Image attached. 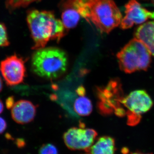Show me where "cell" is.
<instances>
[{"instance_id":"obj_1","label":"cell","mask_w":154,"mask_h":154,"mask_svg":"<svg viewBox=\"0 0 154 154\" xmlns=\"http://www.w3.org/2000/svg\"><path fill=\"white\" fill-rule=\"evenodd\" d=\"M81 17L102 33H108L121 23L122 16L113 0H74Z\"/></svg>"},{"instance_id":"obj_2","label":"cell","mask_w":154,"mask_h":154,"mask_svg":"<svg viewBox=\"0 0 154 154\" xmlns=\"http://www.w3.org/2000/svg\"><path fill=\"white\" fill-rule=\"evenodd\" d=\"M27 19L34 42L33 49L44 48L49 40L59 41L65 36L66 29L62 21L51 12L31 10L28 12Z\"/></svg>"},{"instance_id":"obj_3","label":"cell","mask_w":154,"mask_h":154,"mask_svg":"<svg viewBox=\"0 0 154 154\" xmlns=\"http://www.w3.org/2000/svg\"><path fill=\"white\" fill-rule=\"evenodd\" d=\"M67 66L66 53L57 48H44L36 50L32 55V71L42 78L57 79L66 72Z\"/></svg>"},{"instance_id":"obj_4","label":"cell","mask_w":154,"mask_h":154,"mask_svg":"<svg viewBox=\"0 0 154 154\" xmlns=\"http://www.w3.org/2000/svg\"><path fill=\"white\" fill-rule=\"evenodd\" d=\"M151 54L142 42L133 38L117 53L119 68L131 74L138 71H147L150 66Z\"/></svg>"},{"instance_id":"obj_5","label":"cell","mask_w":154,"mask_h":154,"mask_svg":"<svg viewBox=\"0 0 154 154\" xmlns=\"http://www.w3.org/2000/svg\"><path fill=\"white\" fill-rule=\"evenodd\" d=\"M98 95L99 110L102 114L114 113L119 117L126 116V110L122 104L124 93L119 79L111 80L105 88H99Z\"/></svg>"},{"instance_id":"obj_6","label":"cell","mask_w":154,"mask_h":154,"mask_svg":"<svg viewBox=\"0 0 154 154\" xmlns=\"http://www.w3.org/2000/svg\"><path fill=\"white\" fill-rule=\"evenodd\" d=\"M122 104L126 110L127 123L129 126H135L140 123L141 116L150 110L153 101L144 90H135L125 96Z\"/></svg>"},{"instance_id":"obj_7","label":"cell","mask_w":154,"mask_h":154,"mask_svg":"<svg viewBox=\"0 0 154 154\" xmlns=\"http://www.w3.org/2000/svg\"><path fill=\"white\" fill-rule=\"evenodd\" d=\"M98 133L95 130L84 127H73L63 134L64 142L72 150H85L88 152L94 143Z\"/></svg>"},{"instance_id":"obj_8","label":"cell","mask_w":154,"mask_h":154,"mask_svg":"<svg viewBox=\"0 0 154 154\" xmlns=\"http://www.w3.org/2000/svg\"><path fill=\"white\" fill-rule=\"evenodd\" d=\"M25 63L23 58L16 54L1 61L0 71L7 85L16 86L23 82L26 74Z\"/></svg>"},{"instance_id":"obj_9","label":"cell","mask_w":154,"mask_h":154,"mask_svg":"<svg viewBox=\"0 0 154 154\" xmlns=\"http://www.w3.org/2000/svg\"><path fill=\"white\" fill-rule=\"evenodd\" d=\"M125 16L122 20V29L131 28L134 24H141L149 19H154V12H149L136 0H130L125 5Z\"/></svg>"},{"instance_id":"obj_10","label":"cell","mask_w":154,"mask_h":154,"mask_svg":"<svg viewBox=\"0 0 154 154\" xmlns=\"http://www.w3.org/2000/svg\"><path fill=\"white\" fill-rule=\"evenodd\" d=\"M36 107L30 101L20 100L15 102L11 108L12 118L15 122L25 124L33 121L36 114Z\"/></svg>"},{"instance_id":"obj_11","label":"cell","mask_w":154,"mask_h":154,"mask_svg":"<svg viewBox=\"0 0 154 154\" xmlns=\"http://www.w3.org/2000/svg\"><path fill=\"white\" fill-rule=\"evenodd\" d=\"M62 21L66 29L75 28L79 23L81 15L74 5L73 0H62Z\"/></svg>"},{"instance_id":"obj_12","label":"cell","mask_w":154,"mask_h":154,"mask_svg":"<svg viewBox=\"0 0 154 154\" xmlns=\"http://www.w3.org/2000/svg\"><path fill=\"white\" fill-rule=\"evenodd\" d=\"M135 36L145 45L154 56V21L141 25L136 30Z\"/></svg>"},{"instance_id":"obj_13","label":"cell","mask_w":154,"mask_h":154,"mask_svg":"<svg viewBox=\"0 0 154 154\" xmlns=\"http://www.w3.org/2000/svg\"><path fill=\"white\" fill-rule=\"evenodd\" d=\"M115 140L110 136L102 137L92 145L88 152L90 154H114Z\"/></svg>"},{"instance_id":"obj_14","label":"cell","mask_w":154,"mask_h":154,"mask_svg":"<svg viewBox=\"0 0 154 154\" xmlns=\"http://www.w3.org/2000/svg\"><path fill=\"white\" fill-rule=\"evenodd\" d=\"M74 108L76 113L80 116H88L93 111V105L88 97L85 96H80L75 101Z\"/></svg>"},{"instance_id":"obj_15","label":"cell","mask_w":154,"mask_h":154,"mask_svg":"<svg viewBox=\"0 0 154 154\" xmlns=\"http://www.w3.org/2000/svg\"><path fill=\"white\" fill-rule=\"evenodd\" d=\"M34 0H6V7L9 10H14L28 5Z\"/></svg>"},{"instance_id":"obj_16","label":"cell","mask_w":154,"mask_h":154,"mask_svg":"<svg viewBox=\"0 0 154 154\" xmlns=\"http://www.w3.org/2000/svg\"><path fill=\"white\" fill-rule=\"evenodd\" d=\"M9 44L7 28L4 24L0 22V47H6Z\"/></svg>"},{"instance_id":"obj_17","label":"cell","mask_w":154,"mask_h":154,"mask_svg":"<svg viewBox=\"0 0 154 154\" xmlns=\"http://www.w3.org/2000/svg\"><path fill=\"white\" fill-rule=\"evenodd\" d=\"M38 154H58L57 148L51 143L44 144L38 150Z\"/></svg>"},{"instance_id":"obj_18","label":"cell","mask_w":154,"mask_h":154,"mask_svg":"<svg viewBox=\"0 0 154 154\" xmlns=\"http://www.w3.org/2000/svg\"><path fill=\"white\" fill-rule=\"evenodd\" d=\"M14 96H10L6 99V105L8 109H11L15 104Z\"/></svg>"},{"instance_id":"obj_19","label":"cell","mask_w":154,"mask_h":154,"mask_svg":"<svg viewBox=\"0 0 154 154\" xmlns=\"http://www.w3.org/2000/svg\"><path fill=\"white\" fill-rule=\"evenodd\" d=\"M7 128V123L4 119L0 117V134L5 132Z\"/></svg>"},{"instance_id":"obj_20","label":"cell","mask_w":154,"mask_h":154,"mask_svg":"<svg viewBox=\"0 0 154 154\" xmlns=\"http://www.w3.org/2000/svg\"><path fill=\"white\" fill-rule=\"evenodd\" d=\"M77 93L79 96H85L86 94L85 90L83 87H80L77 90Z\"/></svg>"},{"instance_id":"obj_21","label":"cell","mask_w":154,"mask_h":154,"mask_svg":"<svg viewBox=\"0 0 154 154\" xmlns=\"http://www.w3.org/2000/svg\"><path fill=\"white\" fill-rule=\"evenodd\" d=\"M4 109V105L2 101L0 99V114L2 113Z\"/></svg>"},{"instance_id":"obj_22","label":"cell","mask_w":154,"mask_h":154,"mask_svg":"<svg viewBox=\"0 0 154 154\" xmlns=\"http://www.w3.org/2000/svg\"><path fill=\"white\" fill-rule=\"evenodd\" d=\"M3 87V84L2 80V78H1V76H0V93L2 91Z\"/></svg>"},{"instance_id":"obj_23","label":"cell","mask_w":154,"mask_h":154,"mask_svg":"<svg viewBox=\"0 0 154 154\" xmlns=\"http://www.w3.org/2000/svg\"><path fill=\"white\" fill-rule=\"evenodd\" d=\"M130 154H152L148 153H143L140 152H135L131 153Z\"/></svg>"},{"instance_id":"obj_24","label":"cell","mask_w":154,"mask_h":154,"mask_svg":"<svg viewBox=\"0 0 154 154\" xmlns=\"http://www.w3.org/2000/svg\"><path fill=\"white\" fill-rule=\"evenodd\" d=\"M152 2L153 4L154 5V0H152Z\"/></svg>"}]
</instances>
